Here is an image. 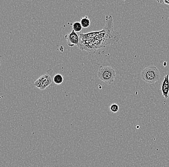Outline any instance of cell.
<instances>
[{
    "label": "cell",
    "instance_id": "1",
    "mask_svg": "<svg viewBox=\"0 0 169 167\" xmlns=\"http://www.w3.org/2000/svg\"><path fill=\"white\" fill-rule=\"evenodd\" d=\"M79 37L80 42L77 47L82 51L92 54L95 53L98 49L118 43L121 34L113 30L112 15H106L105 25L101 30L81 33Z\"/></svg>",
    "mask_w": 169,
    "mask_h": 167
},
{
    "label": "cell",
    "instance_id": "2",
    "mask_svg": "<svg viewBox=\"0 0 169 167\" xmlns=\"http://www.w3.org/2000/svg\"><path fill=\"white\" fill-rule=\"evenodd\" d=\"M141 78L145 82L152 84L160 80V72L155 66H150L142 70Z\"/></svg>",
    "mask_w": 169,
    "mask_h": 167
},
{
    "label": "cell",
    "instance_id": "3",
    "mask_svg": "<svg viewBox=\"0 0 169 167\" xmlns=\"http://www.w3.org/2000/svg\"><path fill=\"white\" fill-rule=\"evenodd\" d=\"M97 75L98 78L107 85L113 83L116 77V71L110 66H100Z\"/></svg>",
    "mask_w": 169,
    "mask_h": 167
},
{
    "label": "cell",
    "instance_id": "4",
    "mask_svg": "<svg viewBox=\"0 0 169 167\" xmlns=\"http://www.w3.org/2000/svg\"><path fill=\"white\" fill-rule=\"evenodd\" d=\"M53 82V78L49 73L42 75L35 82L34 86L41 90H44L49 87Z\"/></svg>",
    "mask_w": 169,
    "mask_h": 167
},
{
    "label": "cell",
    "instance_id": "5",
    "mask_svg": "<svg viewBox=\"0 0 169 167\" xmlns=\"http://www.w3.org/2000/svg\"><path fill=\"white\" fill-rule=\"evenodd\" d=\"M65 38L67 40V44L70 47L79 46L80 42V37L77 33L73 30L71 32L67 34L65 36Z\"/></svg>",
    "mask_w": 169,
    "mask_h": 167
},
{
    "label": "cell",
    "instance_id": "6",
    "mask_svg": "<svg viewBox=\"0 0 169 167\" xmlns=\"http://www.w3.org/2000/svg\"><path fill=\"white\" fill-rule=\"evenodd\" d=\"M162 96L165 99H168L169 97V75H166L164 76L161 85Z\"/></svg>",
    "mask_w": 169,
    "mask_h": 167
},
{
    "label": "cell",
    "instance_id": "7",
    "mask_svg": "<svg viewBox=\"0 0 169 167\" xmlns=\"http://www.w3.org/2000/svg\"><path fill=\"white\" fill-rule=\"evenodd\" d=\"M80 23H81L82 27L84 28H86L90 26V21L87 16H85L81 19Z\"/></svg>",
    "mask_w": 169,
    "mask_h": 167
},
{
    "label": "cell",
    "instance_id": "8",
    "mask_svg": "<svg viewBox=\"0 0 169 167\" xmlns=\"http://www.w3.org/2000/svg\"><path fill=\"white\" fill-rule=\"evenodd\" d=\"M53 81L56 85H60L63 82V76L60 74H56L53 77Z\"/></svg>",
    "mask_w": 169,
    "mask_h": 167
},
{
    "label": "cell",
    "instance_id": "9",
    "mask_svg": "<svg viewBox=\"0 0 169 167\" xmlns=\"http://www.w3.org/2000/svg\"><path fill=\"white\" fill-rule=\"evenodd\" d=\"M72 28L73 30L77 32H80L82 30V26L79 22H75L72 24Z\"/></svg>",
    "mask_w": 169,
    "mask_h": 167
},
{
    "label": "cell",
    "instance_id": "10",
    "mask_svg": "<svg viewBox=\"0 0 169 167\" xmlns=\"http://www.w3.org/2000/svg\"><path fill=\"white\" fill-rule=\"evenodd\" d=\"M119 106L116 104H112V105H110V111H112V112H117L119 111Z\"/></svg>",
    "mask_w": 169,
    "mask_h": 167
},
{
    "label": "cell",
    "instance_id": "11",
    "mask_svg": "<svg viewBox=\"0 0 169 167\" xmlns=\"http://www.w3.org/2000/svg\"><path fill=\"white\" fill-rule=\"evenodd\" d=\"M156 2H158V3H162L164 4V0H155Z\"/></svg>",
    "mask_w": 169,
    "mask_h": 167
},
{
    "label": "cell",
    "instance_id": "12",
    "mask_svg": "<svg viewBox=\"0 0 169 167\" xmlns=\"http://www.w3.org/2000/svg\"><path fill=\"white\" fill-rule=\"evenodd\" d=\"M164 4L169 5V0H164Z\"/></svg>",
    "mask_w": 169,
    "mask_h": 167
},
{
    "label": "cell",
    "instance_id": "13",
    "mask_svg": "<svg viewBox=\"0 0 169 167\" xmlns=\"http://www.w3.org/2000/svg\"><path fill=\"white\" fill-rule=\"evenodd\" d=\"M167 62H166V61H164V63H163V66H166V65H167Z\"/></svg>",
    "mask_w": 169,
    "mask_h": 167
},
{
    "label": "cell",
    "instance_id": "14",
    "mask_svg": "<svg viewBox=\"0 0 169 167\" xmlns=\"http://www.w3.org/2000/svg\"><path fill=\"white\" fill-rule=\"evenodd\" d=\"M0 65H1V61H0Z\"/></svg>",
    "mask_w": 169,
    "mask_h": 167
}]
</instances>
